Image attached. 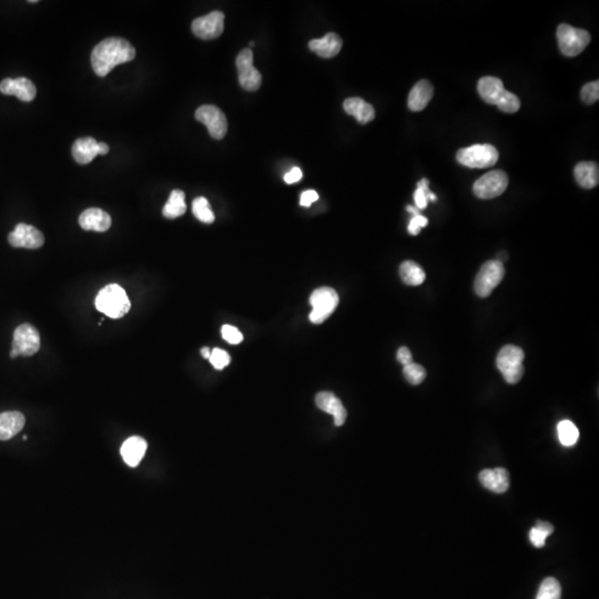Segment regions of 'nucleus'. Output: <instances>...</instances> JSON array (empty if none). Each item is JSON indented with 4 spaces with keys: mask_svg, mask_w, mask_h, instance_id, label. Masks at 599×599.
<instances>
[{
    "mask_svg": "<svg viewBox=\"0 0 599 599\" xmlns=\"http://www.w3.org/2000/svg\"><path fill=\"white\" fill-rule=\"evenodd\" d=\"M318 199V195L316 191L314 190H306L301 195V198H300V204L302 206H310L311 204L316 202Z\"/></svg>",
    "mask_w": 599,
    "mask_h": 599,
    "instance_id": "nucleus-39",
    "label": "nucleus"
},
{
    "mask_svg": "<svg viewBox=\"0 0 599 599\" xmlns=\"http://www.w3.org/2000/svg\"><path fill=\"white\" fill-rule=\"evenodd\" d=\"M18 356H19L18 351L15 350V348H13V350L10 351L11 359H16V358H18Z\"/></svg>",
    "mask_w": 599,
    "mask_h": 599,
    "instance_id": "nucleus-45",
    "label": "nucleus"
},
{
    "mask_svg": "<svg viewBox=\"0 0 599 599\" xmlns=\"http://www.w3.org/2000/svg\"><path fill=\"white\" fill-rule=\"evenodd\" d=\"M561 597H562L561 584L555 578L549 577L540 584L536 599H561Z\"/></svg>",
    "mask_w": 599,
    "mask_h": 599,
    "instance_id": "nucleus-32",
    "label": "nucleus"
},
{
    "mask_svg": "<svg viewBox=\"0 0 599 599\" xmlns=\"http://www.w3.org/2000/svg\"><path fill=\"white\" fill-rule=\"evenodd\" d=\"M310 303L313 308L309 316L310 321L313 324H321L337 310L339 295L334 289L324 286L311 295Z\"/></svg>",
    "mask_w": 599,
    "mask_h": 599,
    "instance_id": "nucleus-6",
    "label": "nucleus"
},
{
    "mask_svg": "<svg viewBox=\"0 0 599 599\" xmlns=\"http://www.w3.org/2000/svg\"><path fill=\"white\" fill-rule=\"evenodd\" d=\"M148 444L140 436H132L125 441L120 449L121 456L127 465L136 467L147 452Z\"/></svg>",
    "mask_w": 599,
    "mask_h": 599,
    "instance_id": "nucleus-19",
    "label": "nucleus"
},
{
    "mask_svg": "<svg viewBox=\"0 0 599 599\" xmlns=\"http://www.w3.org/2000/svg\"><path fill=\"white\" fill-rule=\"evenodd\" d=\"M187 211L185 192L181 190H174L169 197L168 202L164 206L162 213L168 219H176L181 217Z\"/></svg>",
    "mask_w": 599,
    "mask_h": 599,
    "instance_id": "nucleus-27",
    "label": "nucleus"
},
{
    "mask_svg": "<svg viewBox=\"0 0 599 599\" xmlns=\"http://www.w3.org/2000/svg\"><path fill=\"white\" fill-rule=\"evenodd\" d=\"M191 28L193 34L201 39H216L223 35L225 29V15L221 11H212L206 16L195 19Z\"/></svg>",
    "mask_w": 599,
    "mask_h": 599,
    "instance_id": "nucleus-11",
    "label": "nucleus"
},
{
    "mask_svg": "<svg viewBox=\"0 0 599 599\" xmlns=\"http://www.w3.org/2000/svg\"><path fill=\"white\" fill-rule=\"evenodd\" d=\"M477 90H479L481 99L484 100L486 104L496 106L500 96L505 91V88H504L503 81L500 79L487 76V77L479 79V83H477Z\"/></svg>",
    "mask_w": 599,
    "mask_h": 599,
    "instance_id": "nucleus-23",
    "label": "nucleus"
},
{
    "mask_svg": "<svg viewBox=\"0 0 599 599\" xmlns=\"http://www.w3.org/2000/svg\"><path fill=\"white\" fill-rule=\"evenodd\" d=\"M342 45L340 36L334 32H329L324 37L311 41L309 48L322 58H333L340 52Z\"/></svg>",
    "mask_w": 599,
    "mask_h": 599,
    "instance_id": "nucleus-20",
    "label": "nucleus"
},
{
    "mask_svg": "<svg viewBox=\"0 0 599 599\" xmlns=\"http://www.w3.org/2000/svg\"><path fill=\"white\" fill-rule=\"evenodd\" d=\"M433 94V86L430 81H418L409 92L407 106H409V109L415 111V113L422 111L423 109H425L428 102L431 101Z\"/></svg>",
    "mask_w": 599,
    "mask_h": 599,
    "instance_id": "nucleus-22",
    "label": "nucleus"
},
{
    "mask_svg": "<svg viewBox=\"0 0 599 599\" xmlns=\"http://www.w3.org/2000/svg\"><path fill=\"white\" fill-rule=\"evenodd\" d=\"M236 64L241 87L246 91L258 90L262 83V76L253 66V52L251 49L241 50L237 56Z\"/></svg>",
    "mask_w": 599,
    "mask_h": 599,
    "instance_id": "nucleus-9",
    "label": "nucleus"
},
{
    "mask_svg": "<svg viewBox=\"0 0 599 599\" xmlns=\"http://www.w3.org/2000/svg\"><path fill=\"white\" fill-rule=\"evenodd\" d=\"M498 109L502 110L503 113H515L519 111L521 108V100L516 94H512L509 91H504L503 94L500 96L498 104Z\"/></svg>",
    "mask_w": 599,
    "mask_h": 599,
    "instance_id": "nucleus-33",
    "label": "nucleus"
},
{
    "mask_svg": "<svg viewBox=\"0 0 599 599\" xmlns=\"http://www.w3.org/2000/svg\"><path fill=\"white\" fill-rule=\"evenodd\" d=\"M8 242L14 248L39 249L45 244V237L37 227L26 223H19L15 230L9 233Z\"/></svg>",
    "mask_w": 599,
    "mask_h": 599,
    "instance_id": "nucleus-13",
    "label": "nucleus"
},
{
    "mask_svg": "<svg viewBox=\"0 0 599 599\" xmlns=\"http://www.w3.org/2000/svg\"><path fill=\"white\" fill-rule=\"evenodd\" d=\"M498 151L492 145H474L458 150L456 159L462 166L484 169L494 166L498 161Z\"/></svg>",
    "mask_w": 599,
    "mask_h": 599,
    "instance_id": "nucleus-5",
    "label": "nucleus"
},
{
    "mask_svg": "<svg viewBox=\"0 0 599 599\" xmlns=\"http://www.w3.org/2000/svg\"><path fill=\"white\" fill-rule=\"evenodd\" d=\"M505 276L503 263L496 260L487 261L477 273L474 289L479 297H487L492 295L493 290L502 282Z\"/></svg>",
    "mask_w": 599,
    "mask_h": 599,
    "instance_id": "nucleus-7",
    "label": "nucleus"
},
{
    "mask_svg": "<svg viewBox=\"0 0 599 599\" xmlns=\"http://www.w3.org/2000/svg\"><path fill=\"white\" fill-rule=\"evenodd\" d=\"M524 351L516 345H506L496 358V365L509 384H516L524 375Z\"/></svg>",
    "mask_w": 599,
    "mask_h": 599,
    "instance_id": "nucleus-3",
    "label": "nucleus"
},
{
    "mask_svg": "<svg viewBox=\"0 0 599 599\" xmlns=\"http://www.w3.org/2000/svg\"><path fill=\"white\" fill-rule=\"evenodd\" d=\"M192 212L199 221L206 223V225L214 223V219H216L211 206L204 197H199V198H195L193 200Z\"/></svg>",
    "mask_w": 599,
    "mask_h": 599,
    "instance_id": "nucleus-31",
    "label": "nucleus"
},
{
    "mask_svg": "<svg viewBox=\"0 0 599 599\" xmlns=\"http://www.w3.org/2000/svg\"><path fill=\"white\" fill-rule=\"evenodd\" d=\"M195 119L204 123L213 139L221 140L227 132V120L223 110L216 106L204 105L195 111Z\"/></svg>",
    "mask_w": 599,
    "mask_h": 599,
    "instance_id": "nucleus-10",
    "label": "nucleus"
},
{
    "mask_svg": "<svg viewBox=\"0 0 599 599\" xmlns=\"http://www.w3.org/2000/svg\"><path fill=\"white\" fill-rule=\"evenodd\" d=\"M109 153V146L105 142H98L90 138H79L73 146V157L78 164H88L97 155H105Z\"/></svg>",
    "mask_w": 599,
    "mask_h": 599,
    "instance_id": "nucleus-14",
    "label": "nucleus"
},
{
    "mask_svg": "<svg viewBox=\"0 0 599 599\" xmlns=\"http://www.w3.org/2000/svg\"><path fill=\"white\" fill-rule=\"evenodd\" d=\"M436 195L430 190V181L426 178L418 182V188L414 192L415 208L425 209L428 201H436Z\"/></svg>",
    "mask_w": 599,
    "mask_h": 599,
    "instance_id": "nucleus-30",
    "label": "nucleus"
},
{
    "mask_svg": "<svg viewBox=\"0 0 599 599\" xmlns=\"http://www.w3.org/2000/svg\"><path fill=\"white\" fill-rule=\"evenodd\" d=\"M407 212H409V213H412L413 216H416V214H420V210H418V208H415V206H407Z\"/></svg>",
    "mask_w": 599,
    "mask_h": 599,
    "instance_id": "nucleus-44",
    "label": "nucleus"
},
{
    "mask_svg": "<svg viewBox=\"0 0 599 599\" xmlns=\"http://www.w3.org/2000/svg\"><path fill=\"white\" fill-rule=\"evenodd\" d=\"M209 361L216 369H223L230 364L231 358L225 350L213 348L211 351Z\"/></svg>",
    "mask_w": 599,
    "mask_h": 599,
    "instance_id": "nucleus-36",
    "label": "nucleus"
},
{
    "mask_svg": "<svg viewBox=\"0 0 599 599\" xmlns=\"http://www.w3.org/2000/svg\"><path fill=\"white\" fill-rule=\"evenodd\" d=\"M506 260H507V253H505V252H500V255L496 258V261L500 263L505 262Z\"/></svg>",
    "mask_w": 599,
    "mask_h": 599,
    "instance_id": "nucleus-43",
    "label": "nucleus"
},
{
    "mask_svg": "<svg viewBox=\"0 0 599 599\" xmlns=\"http://www.w3.org/2000/svg\"><path fill=\"white\" fill-rule=\"evenodd\" d=\"M97 310L111 318H120L132 309V302L126 291L118 284H109L97 295Z\"/></svg>",
    "mask_w": 599,
    "mask_h": 599,
    "instance_id": "nucleus-2",
    "label": "nucleus"
},
{
    "mask_svg": "<svg viewBox=\"0 0 599 599\" xmlns=\"http://www.w3.org/2000/svg\"><path fill=\"white\" fill-rule=\"evenodd\" d=\"M581 96L583 101L587 104V105L595 104L599 99L598 81L586 83L585 86L582 89Z\"/></svg>",
    "mask_w": 599,
    "mask_h": 599,
    "instance_id": "nucleus-35",
    "label": "nucleus"
},
{
    "mask_svg": "<svg viewBox=\"0 0 599 599\" xmlns=\"http://www.w3.org/2000/svg\"><path fill=\"white\" fill-rule=\"evenodd\" d=\"M343 108H344L345 113L355 117L356 120L362 125H367V123L374 120V108L361 98H348L343 102Z\"/></svg>",
    "mask_w": 599,
    "mask_h": 599,
    "instance_id": "nucleus-24",
    "label": "nucleus"
},
{
    "mask_svg": "<svg viewBox=\"0 0 599 599\" xmlns=\"http://www.w3.org/2000/svg\"><path fill=\"white\" fill-rule=\"evenodd\" d=\"M553 532H554V526L551 523L538 521L536 526L530 530V543L535 546L536 549H542L545 546L546 538L551 535Z\"/></svg>",
    "mask_w": 599,
    "mask_h": 599,
    "instance_id": "nucleus-29",
    "label": "nucleus"
},
{
    "mask_svg": "<svg viewBox=\"0 0 599 599\" xmlns=\"http://www.w3.org/2000/svg\"><path fill=\"white\" fill-rule=\"evenodd\" d=\"M400 276L407 286H421L425 281V272L422 267L414 261H404L400 267Z\"/></svg>",
    "mask_w": 599,
    "mask_h": 599,
    "instance_id": "nucleus-26",
    "label": "nucleus"
},
{
    "mask_svg": "<svg viewBox=\"0 0 599 599\" xmlns=\"http://www.w3.org/2000/svg\"><path fill=\"white\" fill-rule=\"evenodd\" d=\"M558 439L564 446H574L579 439V431L574 423L565 420L557 425Z\"/></svg>",
    "mask_w": 599,
    "mask_h": 599,
    "instance_id": "nucleus-28",
    "label": "nucleus"
},
{
    "mask_svg": "<svg viewBox=\"0 0 599 599\" xmlns=\"http://www.w3.org/2000/svg\"><path fill=\"white\" fill-rule=\"evenodd\" d=\"M221 334L223 339L230 344H239L244 340V335L237 329L236 327L230 325V324H225L221 329Z\"/></svg>",
    "mask_w": 599,
    "mask_h": 599,
    "instance_id": "nucleus-37",
    "label": "nucleus"
},
{
    "mask_svg": "<svg viewBox=\"0 0 599 599\" xmlns=\"http://www.w3.org/2000/svg\"><path fill=\"white\" fill-rule=\"evenodd\" d=\"M26 418L24 414L17 411L3 412L0 414V441H8L16 436L24 428Z\"/></svg>",
    "mask_w": 599,
    "mask_h": 599,
    "instance_id": "nucleus-21",
    "label": "nucleus"
},
{
    "mask_svg": "<svg viewBox=\"0 0 599 599\" xmlns=\"http://www.w3.org/2000/svg\"><path fill=\"white\" fill-rule=\"evenodd\" d=\"M428 225V218L423 217L422 214H416V216H413L412 219L409 221V227H407V230L409 232L412 234V236H418V233L421 232L423 227H426Z\"/></svg>",
    "mask_w": 599,
    "mask_h": 599,
    "instance_id": "nucleus-38",
    "label": "nucleus"
},
{
    "mask_svg": "<svg viewBox=\"0 0 599 599\" xmlns=\"http://www.w3.org/2000/svg\"><path fill=\"white\" fill-rule=\"evenodd\" d=\"M0 92L7 96H16L19 100L24 102H30L35 99L37 89L34 83L27 78H6L0 83Z\"/></svg>",
    "mask_w": 599,
    "mask_h": 599,
    "instance_id": "nucleus-15",
    "label": "nucleus"
},
{
    "mask_svg": "<svg viewBox=\"0 0 599 599\" xmlns=\"http://www.w3.org/2000/svg\"><path fill=\"white\" fill-rule=\"evenodd\" d=\"M479 481L487 490L496 494L507 492L509 487V474L505 468L498 467L494 470H483L479 473Z\"/></svg>",
    "mask_w": 599,
    "mask_h": 599,
    "instance_id": "nucleus-18",
    "label": "nucleus"
},
{
    "mask_svg": "<svg viewBox=\"0 0 599 599\" xmlns=\"http://www.w3.org/2000/svg\"><path fill=\"white\" fill-rule=\"evenodd\" d=\"M13 348L18 351L19 355L31 356L41 348V334L31 324L19 325L14 332Z\"/></svg>",
    "mask_w": 599,
    "mask_h": 599,
    "instance_id": "nucleus-12",
    "label": "nucleus"
},
{
    "mask_svg": "<svg viewBox=\"0 0 599 599\" xmlns=\"http://www.w3.org/2000/svg\"><path fill=\"white\" fill-rule=\"evenodd\" d=\"M509 185V177L502 170L491 171L477 180L474 183L473 191L477 198L483 200L498 198Z\"/></svg>",
    "mask_w": 599,
    "mask_h": 599,
    "instance_id": "nucleus-8",
    "label": "nucleus"
},
{
    "mask_svg": "<svg viewBox=\"0 0 599 599\" xmlns=\"http://www.w3.org/2000/svg\"><path fill=\"white\" fill-rule=\"evenodd\" d=\"M403 374L407 382L411 383L412 386H418L423 381L425 380L426 371L422 365L413 363L407 364L403 369Z\"/></svg>",
    "mask_w": 599,
    "mask_h": 599,
    "instance_id": "nucleus-34",
    "label": "nucleus"
},
{
    "mask_svg": "<svg viewBox=\"0 0 599 599\" xmlns=\"http://www.w3.org/2000/svg\"><path fill=\"white\" fill-rule=\"evenodd\" d=\"M576 181L585 189H593L598 185L599 168L598 164L591 161L579 162L574 170Z\"/></svg>",
    "mask_w": 599,
    "mask_h": 599,
    "instance_id": "nucleus-25",
    "label": "nucleus"
},
{
    "mask_svg": "<svg viewBox=\"0 0 599 599\" xmlns=\"http://www.w3.org/2000/svg\"><path fill=\"white\" fill-rule=\"evenodd\" d=\"M316 404L323 412L329 413L334 418L337 426H342L346 421V409L339 397L331 392H321L316 397Z\"/></svg>",
    "mask_w": 599,
    "mask_h": 599,
    "instance_id": "nucleus-16",
    "label": "nucleus"
},
{
    "mask_svg": "<svg viewBox=\"0 0 599 599\" xmlns=\"http://www.w3.org/2000/svg\"><path fill=\"white\" fill-rule=\"evenodd\" d=\"M111 217L109 213L98 208L85 210L79 217V225L83 230L106 232L111 227Z\"/></svg>",
    "mask_w": 599,
    "mask_h": 599,
    "instance_id": "nucleus-17",
    "label": "nucleus"
},
{
    "mask_svg": "<svg viewBox=\"0 0 599 599\" xmlns=\"http://www.w3.org/2000/svg\"><path fill=\"white\" fill-rule=\"evenodd\" d=\"M136 49L123 38H107L94 47L91 52V66L99 77H106L118 64L132 62Z\"/></svg>",
    "mask_w": 599,
    "mask_h": 599,
    "instance_id": "nucleus-1",
    "label": "nucleus"
},
{
    "mask_svg": "<svg viewBox=\"0 0 599 599\" xmlns=\"http://www.w3.org/2000/svg\"><path fill=\"white\" fill-rule=\"evenodd\" d=\"M200 352L201 355L204 356V359H210V355H211V350H210L208 346H206V348H201Z\"/></svg>",
    "mask_w": 599,
    "mask_h": 599,
    "instance_id": "nucleus-42",
    "label": "nucleus"
},
{
    "mask_svg": "<svg viewBox=\"0 0 599 599\" xmlns=\"http://www.w3.org/2000/svg\"><path fill=\"white\" fill-rule=\"evenodd\" d=\"M255 45V43H250V47H253Z\"/></svg>",
    "mask_w": 599,
    "mask_h": 599,
    "instance_id": "nucleus-46",
    "label": "nucleus"
},
{
    "mask_svg": "<svg viewBox=\"0 0 599 599\" xmlns=\"http://www.w3.org/2000/svg\"><path fill=\"white\" fill-rule=\"evenodd\" d=\"M557 41L563 55L576 57L591 43V35L586 30L562 24L557 28Z\"/></svg>",
    "mask_w": 599,
    "mask_h": 599,
    "instance_id": "nucleus-4",
    "label": "nucleus"
},
{
    "mask_svg": "<svg viewBox=\"0 0 599 599\" xmlns=\"http://www.w3.org/2000/svg\"><path fill=\"white\" fill-rule=\"evenodd\" d=\"M396 358H397V361H399L400 363L403 364L404 367L405 365H407V364L413 363L412 353H411V351H409V348H405V346L399 348Z\"/></svg>",
    "mask_w": 599,
    "mask_h": 599,
    "instance_id": "nucleus-40",
    "label": "nucleus"
},
{
    "mask_svg": "<svg viewBox=\"0 0 599 599\" xmlns=\"http://www.w3.org/2000/svg\"><path fill=\"white\" fill-rule=\"evenodd\" d=\"M302 176L303 174L302 171H301V169L297 168V167H295V168L291 169V170L284 176V181H286L288 185H292V183H295V182L302 179Z\"/></svg>",
    "mask_w": 599,
    "mask_h": 599,
    "instance_id": "nucleus-41",
    "label": "nucleus"
}]
</instances>
